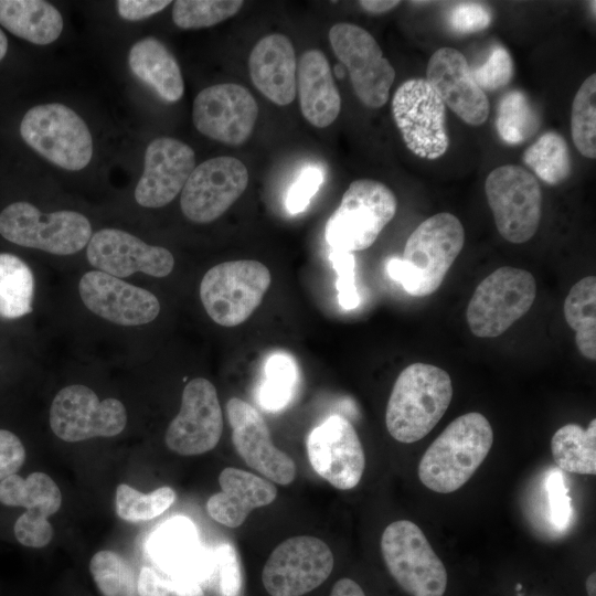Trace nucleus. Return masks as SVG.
<instances>
[{
    "label": "nucleus",
    "mask_w": 596,
    "mask_h": 596,
    "mask_svg": "<svg viewBox=\"0 0 596 596\" xmlns=\"http://www.w3.org/2000/svg\"><path fill=\"white\" fill-rule=\"evenodd\" d=\"M258 117V105L252 93L235 83L215 84L194 98L192 120L205 137L241 146L251 137Z\"/></svg>",
    "instance_id": "dca6fc26"
},
{
    "label": "nucleus",
    "mask_w": 596,
    "mask_h": 596,
    "mask_svg": "<svg viewBox=\"0 0 596 596\" xmlns=\"http://www.w3.org/2000/svg\"><path fill=\"white\" fill-rule=\"evenodd\" d=\"M492 444V427L481 413L455 418L424 453L418 465L422 483L438 493L458 490L483 462Z\"/></svg>",
    "instance_id": "f03ea898"
},
{
    "label": "nucleus",
    "mask_w": 596,
    "mask_h": 596,
    "mask_svg": "<svg viewBox=\"0 0 596 596\" xmlns=\"http://www.w3.org/2000/svg\"><path fill=\"white\" fill-rule=\"evenodd\" d=\"M7 50H8V40L3 31L0 29V62L6 56Z\"/></svg>",
    "instance_id": "5fc2aeb1"
},
{
    "label": "nucleus",
    "mask_w": 596,
    "mask_h": 596,
    "mask_svg": "<svg viewBox=\"0 0 596 596\" xmlns=\"http://www.w3.org/2000/svg\"><path fill=\"white\" fill-rule=\"evenodd\" d=\"M0 235L22 247L72 255L88 244L92 226L78 212L43 213L26 201H17L0 212Z\"/></svg>",
    "instance_id": "0eeeda50"
},
{
    "label": "nucleus",
    "mask_w": 596,
    "mask_h": 596,
    "mask_svg": "<svg viewBox=\"0 0 596 596\" xmlns=\"http://www.w3.org/2000/svg\"><path fill=\"white\" fill-rule=\"evenodd\" d=\"M86 257L94 268L120 279L136 273L162 278L174 266L169 249L147 244L128 232L111 227L92 234Z\"/></svg>",
    "instance_id": "aec40b11"
},
{
    "label": "nucleus",
    "mask_w": 596,
    "mask_h": 596,
    "mask_svg": "<svg viewBox=\"0 0 596 596\" xmlns=\"http://www.w3.org/2000/svg\"><path fill=\"white\" fill-rule=\"evenodd\" d=\"M329 41L333 53L348 70L358 98L370 108L384 106L395 70L371 33L356 24L339 22L331 26Z\"/></svg>",
    "instance_id": "f8f14e48"
},
{
    "label": "nucleus",
    "mask_w": 596,
    "mask_h": 596,
    "mask_svg": "<svg viewBox=\"0 0 596 596\" xmlns=\"http://www.w3.org/2000/svg\"><path fill=\"white\" fill-rule=\"evenodd\" d=\"M170 3L169 0H119L116 9L124 20L140 21L162 11Z\"/></svg>",
    "instance_id": "8fccbe9b"
},
{
    "label": "nucleus",
    "mask_w": 596,
    "mask_h": 596,
    "mask_svg": "<svg viewBox=\"0 0 596 596\" xmlns=\"http://www.w3.org/2000/svg\"><path fill=\"white\" fill-rule=\"evenodd\" d=\"M149 552L172 578L201 585L215 570L214 554L203 547L194 524L183 517L168 520L153 532Z\"/></svg>",
    "instance_id": "393cba45"
},
{
    "label": "nucleus",
    "mask_w": 596,
    "mask_h": 596,
    "mask_svg": "<svg viewBox=\"0 0 596 596\" xmlns=\"http://www.w3.org/2000/svg\"><path fill=\"white\" fill-rule=\"evenodd\" d=\"M464 243L459 219L447 212L435 214L413 231L402 258L387 260L386 273L411 296H429L441 285Z\"/></svg>",
    "instance_id": "f257e3e1"
},
{
    "label": "nucleus",
    "mask_w": 596,
    "mask_h": 596,
    "mask_svg": "<svg viewBox=\"0 0 596 596\" xmlns=\"http://www.w3.org/2000/svg\"><path fill=\"white\" fill-rule=\"evenodd\" d=\"M392 114L414 155L435 160L447 151L446 105L426 79L404 82L394 93Z\"/></svg>",
    "instance_id": "9b49d317"
},
{
    "label": "nucleus",
    "mask_w": 596,
    "mask_h": 596,
    "mask_svg": "<svg viewBox=\"0 0 596 596\" xmlns=\"http://www.w3.org/2000/svg\"><path fill=\"white\" fill-rule=\"evenodd\" d=\"M20 135L41 157L68 171L84 169L93 157V138L86 123L60 103L29 109L21 120Z\"/></svg>",
    "instance_id": "423d86ee"
},
{
    "label": "nucleus",
    "mask_w": 596,
    "mask_h": 596,
    "mask_svg": "<svg viewBox=\"0 0 596 596\" xmlns=\"http://www.w3.org/2000/svg\"><path fill=\"white\" fill-rule=\"evenodd\" d=\"M381 552L395 582L411 596H444L448 575L423 531L397 520L381 536Z\"/></svg>",
    "instance_id": "6e6552de"
},
{
    "label": "nucleus",
    "mask_w": 596,
    "mask_h": 596,
    "mask_svg": "<svg viewBox=\"0 0 596 596\" xmlns=\"http://www.w3.org/2000/svg\"><path fill=\"white\" fill-rule=\"evenodd\" d=\"M535 297L536 281L530 272L500 267L475 289L466 311L468 327L476 337H498L530 310Z\"/></svg>",
    "instance_id": "1a4fd4ad"
},
{
    "label": "nucleus",
    "mask_w": 596,
    "mask_h": 596,
    "mask_svg": "<svg viewBox=\"0 0 596 596\" xmlns=\"http://www.w3.org/2000/svg\"><path fill=\"white\" fill-rule=\"evenodd\" d=\"M195 168L193 149L171 137L153 139L145 151L143 172L135 189L136 202L150 209L169 204Z\"/></svg>",
    "instance_id": "5701e85b"
},
{
    "label": "nucleus",
    "mask_w": 596,
    "mask_h": 596,
    "mask_svg": "<svg viewBox=\"0 0 596 596\" xmlns=\"http://www.w3.org/2000/svg\"><path fill=\"white\" fill-rule=\"evenodd\" d=\"M571 132L581 155L596 158V75H589L579 86L572 103Z\"/></svg>",
    "instance_id": "e433bc0d"
},
{
    "label": "nucleus",
    "mask_w": 596,
    "mask_h": 596,
    "mask_svg": "<svg viewBox=\"0 0 596 596\" xmlns=\"http://www.w3.org/2000/svg\"><path fill=\"white\" fill-rule=\"evenodd\" d=\"M24 460L25 449L21 439L8 429H0V481L14 475Z\"/></svg>",
    "instance_id": "09e8293b"
},
{
    "label": "nucleus",
    "mask_w": 596,
    "mask_h": 596,
    "mask_svg": "<svg viewBox=\"0 0 596 596\" xmlns=\"http://www.w3.org/2000/svg\"><path fill=\"white\" fill-rule=\"evenodd\" d=\"M34 278L20 257L0 253V317L19 319L32 311Z\"/></svg>",
    "instance_id": "473e14b6"
},
{
    "label": "nucleus",
    "mask_w": 596,
    "mask_h": 596,
    "mask_svg": "<svg viewBox=\"0 0 596 596\" xmlns=\"http://www.w3.org/2000/svg\"><path fill=\"white\" fill-rule=\"evenodd\" d=\"M270 283L269 269L258 260L224 262L204 274L200 283V299L215 323L235 327L252 316Z\"/></svg>",
    "instance_id": "39448f33"
},
{
    "label": "nucleus",
    "mask_w": 596,
    "mask_h": 596,
    "mask_svg": "<svg viewBox=\"0 0 596 596\" xmlns=\"http://www.w3.org/2000/svg\"><path fill=\"white\" fill-rule=\"evenodd\" d=\"M248 71L254 86L270 102L286 106L297 93V60L291 41L281 33L262 38L252 49Z\"/></svg>",
    "instance_id": "a878e982"
},
{
    "label": "nucleus",
    "mask_w": 596,
    "mask_h": 596,
    "mask_svg": "<svg viewBox=\"0 0 596 596\" xmlns=\"http://www.w3.org/2000/svg\"><path fill=\"white\" fill-rule=\"evenodd\" d=\"M225 408L234 448L246 465L276 483H291L296 477V465L273 444L262 415L238 397L230 398Z\"/></svg>",
    "instance_id": "4be33fe9"
},
{
    "label": "nucleus",
    "mask_w": 596,
    "mask_h": 596,
    "mask_svg": "<svg viewBox=\"0 0 596 596\" xmlns=\"http://www.w3.org/2000/svg\"><path fill=\"white\" fill-rule=\"evenodd\" d=\"M214 560L221 594L237 596L242 589L243 575L236 550L228 543H222L215 550Z\"/></svg>",
    "instance_id": "a18cd8bd"
},
{
    "label": "nucleus",
    "mask_w": 596,
    "mask_h": 596,
    "mask_svg": "<svg viewBox=\"0 0 596 596\" xmlns=\"http://www.w3.org/2000/svg\"><path fill=\"white\" fill-rule=\"evenodd\" d=\"M312 469L332 487L354 488L361 480L365 456L353 425L334 414L311 429L306 441Z\"/></svg>",
    "instance_id": "f3484780"
},
{
    "label": "nucleus",
    "mask_w": 596,
    "mask_h": 596,
    "mask_svg": "<svg viewBox=\"0 0 596 596\" xmlns=\"http://www.w3.org/2000/svg\"><path fill=\"white\" fill-rule=\"evenodd\" d=\"M175 500L170 487H160L150 493H142L120 483L116 489V513L128 522L149 521L162 514Z\"/></svg>",
    "instance_id": "58836bf2"
},
{
    "label": "nucleus",
    "mask_w": 596,
    "mask_h": 596,
    "mask_svg": "<svg viewBox=\"0 0 596 596\" xmlns=\"http://www.w3.org/2000/svg\"><path fill=\"white\" fill-rule=\"evenodd\" d=\"M551 453L561 470L596 475V419L587 428L573 423L558 428L551 439Z\"/></svg>",
    "instance_id": "7c9ffc66"
},
{
    "label": "nucleus",
    "mask_w": 596,
    "mask_h": 596,
    "mask_svg": "<svg viewBox=\"0 0 596 596\" xmlns=\"http://www.w3.org/2000/svg\"><path fill=\"white\" fill-rule=\"evenodd\" d=\"M323 181V172L318 167H307L291 184L286 205L291 214H298L308 206Z\"/></svg>",
    "instance_id": "de8ad7c7"
},
{
    "label": "nucleus",
    "mask_w": 596,
    "mask_h": 596,
    "mask_svg": "<svg viewBox=\"0 0 596 596\" xmlns=\"http://www.w3.org/2000/svg\"><path fill=\"white\" fill-rule=\"evenodd\" d=\"M538 485L533 499L536 502H532V510L539 511L532 513L531 518L539 519L535 524L547 528L546 531L550 530L552 534L565 532L573 521V508L563 473L551 469Z\"/></svg>",
    "instance_id": "72a5a7b5"
},
{
    "label": "nucleus",
    "mask_w": 596,
    "mask_h": 596,
    "mask_svg": "<svg viewBox=\"0 0 596 596\" xmlns=\"http://www.w3.org/2000/svg\"><path fill=\"white\" fill-rule=\"evenodd\" d=\"M400 3L401 2L396 0H362L359 2L363 10L373 14L385 13L397 7Z\"/></svg>",
    "instance_id": "603ef678"
},
{
    "label": "nucleus",
    "mask_w": 596,
    "mask_h": 596,
    "mask_svg": "<svg viewBox=\"0 0 596 596\" xmlns=\"http://www.w3.org/2000/svg\"><path fill=\"white\" fill-rule=\"evenodd\" d=\"M0 502L26 509L14 523L17 540L28 547L47 545L54 534L47 518L56 513L62 503L60 488L44 472H32L26 478L11 475L0 481Z\"/></svg>",
    "instance_id": "6ab92c4d"
},
{
    "label": "nucleus",
    "mask_w": 596,
    "mask_h": 596,
    "mask_svg": "<svg viewBox=\"0 0 596 596\" xmlns=\"http://www.w3.org/2000/svg\"><path fill=\"white\" fill-rule=\"evenodd\" d=\"M89 571L103 596H139L138 578L121 555L108 550L99 551L91 558Z\"/></svg>",
    "instance_id": "4c0bfd02"
},
{
    "label": "nucleus",
    "mask_w": 596,
    "mask_h": 596,
    "mask_svg": "<svg viewBox=\"0 0 596 596\" xmlns=\"http://www.w3.org/2000/svg\"><path fill=\"white\" fill-rule=\"evenodd\" d=\"M539 127L538 113L525 94L512 91L502 97L498 106L496 128L505 143H522L531 138Z\"/></svg>",
    "instance_id": "c9c22d12"
},
{
    "label": "nucleus",
    "mask_w": 596,
    "mask_h": 596,
    "mask_svg": "<svg viewBox=\"0 0 596 596\" xmlns=\"http://www.w3.org/2000/svg\"><path fill=\"white\" fill-rule=\"evenodd\" d=\"M329 258L338 275L336 286L340 306L347 310L356 308L360 304V297L355 287L353 254L331 249Z\"/></svg>",
    "instance_id": "c03bdc74"
},
{
    "label": "nucleus",
    "mask_w": 596,
    "mask_h": 596,
    "mask_svg": "<svg viewBox=\"0 0 596 596\" xmlns=\"http://www.w3.org/2000/svg\"><path fill=\"white\" fill-rule=\"evenodd\" d=\"M492 21L490 9L479 2L466 1L454 6L448 15L453 31L470 34L487 29Z\"/></svg>",
    "instance_id": "49530a36"
},
{
    "label": "nucleus",
    "mask_w": 596,
    "mask_h": 596,
    "mask_svg": "<svg viewBox=\"0 0 596 596\" xmlns=\"http://www.w3.org/2000/svg\"><path fill=\"white\" fill-rule=\"evenodd\" d=\"M265 374L259 402L267 411H279L294 394L298 377L296 363L288 354H273L265 363Z\"/></svg>",
    "instance_id": "ea45409f"
},
{
    "label": "nucleus",
    "mask_w": 596,
    "mask_h": 596,
    "mask_svg": "<svg viewBox=\"0 0 596 596\" xmlns=\"http://www.w3.org/2000/svg\"><path fill=\"white\" fill-rule=\"evenodd\" d=\"M397 200L392 190L373 179L350 183L324 227L331 249L353 253L369 248L392 221Z\"/></svg>",
    "instance_id": "20e7f679"
},
{
    "label": "nucleus",
    "mask_w": 596,
    "mask_h": 596,
    "mask_svg": "<svg viewBox=\"0 0 596 596\" xmlns=\"http://www.w3.org/2000/svg\"><path fill=\"white\" fill-rule=\"evenodd\" d=\"M248 184L245 164L227 156L214 157L196 166L180 196L184 216L199 224L222 216L244 193Z\"/></svg>",
    "instance_id": "2eb2a0df"
},
{
    "label": "nucleus",
    "mask_w": 596,
    "mask_h": 596,
    "mask_svg": "<svg viewBox=\"0 0 596 596\" xmlns=\"http://www.w3.org/2000/svg\"><path fill=\"white\" fill-rule=\"evenodd\" d=\"M333 554L320 539L292 536L281 542L266 561L262 581L270 596H302L331 574Z\"/></svg>",
    "instance_id": "4468645a"
},
{
    "label": "nucleus",
    "mask_w": 596,
    "mask_h": 596,
    "mask_svg": "<svg viewBox=\"0 0 596 596\" xmlns=\"http://www.w3.org/2000/svg\"><path fill=\"white\" fill-rule=\"evenodd\" d=\"M330 596H365V594L353 579L341 578L333 585Z\"/></svg>",
    "instance_id": "3c124183"
},
{
    "label": "nucleus",
    "mask_w": 596,
    "mask_h": 596,
    "mask_svg": "<svg viewBox=\"0 0 596 596\" xmlns=\"http://www.w3.org/2000/svg\"><path fill=\"white\" fill-rule=\"evenodd\" d=\"M49 419L55 436L75 443L120 434L127 424V412L119 400L107 397L99 401L88 386L72 384L55 395Z\"/></svg>",
    "instance_id": "ddd939ff"
},
{
    "label": "nucleus",
    "mask_w": 596,
    "mask_h": 596,
    "mask_svg": "<svg viewBox=\"0 0 596 596\" xmlns=\"http://www.w3.org/2000/svg\"><path fill=\"white\" fill-rule=\"evenodd\" d=\"M223 432V414L215 386L204 377L192 379L183 389L181 407L169 424L164 440L183 456L213 449Z\"/></svg>",
    "instance_id": "a211bd4d"
},
{
    "label": "nucleus",
    "mask_w": 596,
    "mask_h": 596,
    "mask_svg": "<svg viewBox=\"0 0 596 596\" xmlns=\"http://www.w3.org/2000/svg\"><path fill=\"white\" fill-rule=\"evenodd\" d=\"M221 491L210 497L206 510L216 522L237 528L256 508L270 504L277 489L270 482L252 472L226 467L219 476Z\"/></svg>",
    "instance_id": "bb28decb"
},
{
    "label": "nucleus",
    "mask_w": 596,
    "mask_h": 596,
    "mask_svg": "<svg viewBox=\"0 0 596 596\" xmlns=\"http://www.w3.org/2000/svg\"><path fill=\"white\" fill-rule=\"evenodd\" d=\"M296 88L302 116L310 125L326 128L337 119L341 97L322 51L311 49L300 55Z\"/></svg>",
    "instance_id": "cd10ccee"
},
{
    "label": "nucleus",
    "mask_w": 596,
    "mask_h": 596,
    "mask_svg": "<svg viewBox=\"0 0 596 596\" xmlns=\"http://www.w3.org/2000/svg\"><path fill=\"white\" fill-rule=\"evenodd\" d=\"M485 192L504 240L522 244L533 237L541 220L542 192L532 173L515 164L500 166L488 174Z\"/></svg>",
    "instance_id": "9d476101"
},
{
    "label": "nucleus",
    "mask_w": 596,
    "mask_h": 596,
    "mask_svg": "<svg viewBox=\"0 0 596 596\" xmlns=\"http://www.w3.org/2000/svg\"><path fill=\"white\" fill-rule=\"evenodd\" d=\"M78 294L91 312L118 326L149 323L158 317L161 308L158 298L149 290L99 270L82 276Z\"/></svg>",
    "instance_id": "412c9836"
},
{
    "label": "nucleus",
    "mask_w": 596,
    "mask_h": 596,
    "mask_svg": "<svg viewBox=\"0 0 596 596\" xmlns=\"http://www.w3.org/2000/svg\"><path fill=\"white\" fill-rule=\"evenodd\" d=\"M524 163L545 183L556 185L572 171L570 150L564 138L547 131L523 152Z\"/></svg>",
    "instance_id": "f704fd0d"
},
{
    "label": "nucleus",
    "mask_w": 596,
    "mask_h": 596,
    "mask_svg": "<svg viewBox=\"0 0 596 596\" xmlns=\"http://www.w3.org/2000/svg\"><path fill=\"white\" fill-rule=\"evenodd\" d=\"M586 592L588 596H596V574L590 573L585 583Z\"/></svg>",
    "instance_id": "864d4df0"
},
{
    "label": "nucleus",
    "mask_w": 596,
    "mask_h": 596,
    "mask_svg": "<svg viewBox=\"0 0 596 596\" xmlns=\"http://www.w3.org/2000/svg\"><path fill=\"white\" fill-rule=\"evenodd\" d=\"M445 105L472 126L482 125L490 110L486 93L477 84L465 55L440 47L430 56L426 78Z\"/></svg>",
    "instance_id": "b1692460"
},
{
    "label": "nucleus",
    "mask_w": 596,
    "mask_h": 596,
    "mask_svg": "<svg viewBox=\"0 0 596 596\" xmlns=\"http://www.w3.org/2000/svg\"><path fill=\"white\" fill-rule=\"evenodd\" d=\"M0 23L12 34L36 45L57 40L64 25L60 11L43 0H0Z\"/></svg>",
    "instance_id": "c756f323"
},
{
    "label": "nucleus",
    "mask_w": 596,
    "mask_h": 596,
    "mask_svg": "<svg viewBox=\"0 0 596 596\" xmlns=\"http://www.w3.org/2000/svg\"><path fill=\"white\" fill-rule=\"evenodd\" d=\"M137 589L139 596H204L200 584L162 577L148 566L140 570Z\"/></svg>",
    "instance_id": "79ce46f5"
},
{
    "label": "nucleus",
    "mask_w": 596,
    "mask_h": 596,
    "mask_svg": "<svg viewBox=\"0 0 596 596\" xmlns=\"http://www.w3.org/2000/svg\"><path fill=\"white\" fill-rule=\"evenodd\" d=\"M243 4L242 0H178L172 20L184 30L209 28L235 15Z\"/></svg>",
    "instance_id": "a19ab883"
},
{
    "label": "nucleus",
    "mask_w": 596,
    "mask_h": 596,
    "mask_svg": "<svg viewBox=\"0 0 596 596\" xmlns=\"http://www.w3.org/2000/svg\"><path fill=\"white\" fill-rule=\"evenodd\" d=\"M451 397V379L445 370L421 362L406 366L387 401V432L404 444L424 438L444 416Z\"/></svg>",
    "instance_id": "7ed1b4c3"
},
{
    "label": "nucleus",
    "mask_w": 596,
    "mask_h": 596,
    "mask_svg": "<svg viewBox=\"0 0 596 596\" xmlns=\"http://www.w3.org/2000/svg\"><path fill=\"white\" fill-rule=\"evenodd\" d=\"M471 72L483 92L499 89L512 78V57L505 47L497 45L492 47L488 58L478 67L471 68Z\"/></svg>",
    "instance_id": "37998d69"
},
{
    "label": "nucleus",
    "mask_w": 596,
    "mask_h": 596,
    "mask_svg": "<svg viewBox=\"0 0 596 596\" xmlns=\"http://www.w3.org/2000/svg\"><path fill=\"white\" fill-rule=\"evenodd\" d=\"M128 64L132 74L163 102L177 103L182 98L184 84L180 66L170 50L157 38L137 41L130 47Z\"/></svg>",
    "instance_id": "c85d7f7f"
},
{
    "label": "nucleus",
    "mask_w": 596,
    "mask_h": 596,
    "mask_svg": "<svg viewBox=\"0 0 596 596\" xmlns=\"http://www.w3.org/2000/svg\"><path fill=\"white\" fill-rule=\"evenodd\" d=\"M564 317L575 331V343L588 360H596V277L578 280L564 301Z\"/></svg>",
    "instance_id": "2f4dec72"
}]
</instances>
